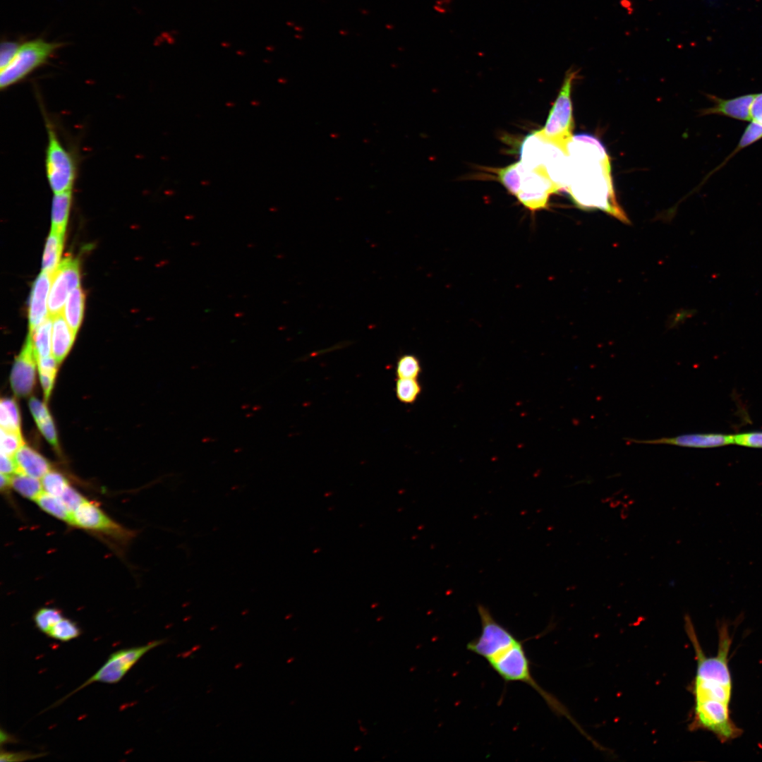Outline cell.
<instances>
[{
	"label": "cell",
	"instance_id": "cell-1",
	"mask_svg": "<svg viewBox=\"0 0 762 762\" xmlns=\"http://www.w3.org/2000/svg\"><path fill=\"white\" fill-rule=\"evenodd\" d=\"M684 627L696 660V675L690 687L694 703L689 728L710 732L721 743L732 741L743 730L731 717L733 682L729 653L732 637L729 626L725 621L718 625V651L714 656L705 654L689 615L684 616Z\"/></svg>",
	"mask_w": 762,
	"mask_h": 762
},
{
	"label": "cell",
	"instance_id": "cell-2",
	"mask_svg": "<svg viewBox=\"0 0 762 762\" xmlns=\"http://www.w3.org/2000/svg\"><path fill=\"white\" fill-rule=\"evenodd\" d=\"M567 155L569 174L565 189L574 204L583 210H601L627 222L616 200L610 158L600 141L587 134L573 136Z\"/></svg>",
	"mask_w": 762,
	"mask_h": 762
},
{
	"label": "cell",
	"instance_id": "cell-3",
	"mask_svg": "<svg viewBox=\"0 0 762 762\" xmlns=\"http://www.w3.org/2000/svg\"><path fill=\"white\" fill-rule=\"evenodd\" d=\"M473 652L485 658L504 682H521L529 685L555 713L571 719L564 706L533 677L523 643L500 623L489 626L481 633L474 644Z\"/></svg>",
	"mask_w": 762,
	"mask_h": 762
},
{
	"label": "cell",
	"instance_id": "cell-4",
	"mask_svg": "<svg viewBox=\"0 0 762 762\" xmlns=\"http://www.w3.org/2000/svg\"><path fill=\"white\" fill-rule=\"evenodd\" d=\"M43 114L47 135L44 159L47 182L54 194L72 190L78 174L76 159L62 144L51 120Z\"/></svg>",
	"mask_w": 762,
	"mask_h": 762
},
{
	"label": "cell",
	"instance_id": "cell-5",
	"mask_svg": "<svg viewBox=\"0 0 762 762\" xmlns=\"http://www.w3.org/2000/svg\"><path fill=\"white\" fill-rule=\"evenodd\" d=\"M578 71L572 68L566 73L564 82L552 105L544 126L536 134L545 142L567 153V146L572 138L574 119L571 91Z\"/></svg>",
	"mask_w": 762,
	"mask_h": 762
},
{
	"label": "cell",
	"instance_id": "cell-6",
	"mask_svg": "<svg viewBox=\"0 0 762 762\" xmlns=\"http://www.w3.org/2000/svg\"><path fill=\"white\" fill-rule=\"evenodd\" d=\"M62 46L60 42L34 39L20 44L12 59L0 71V88L22 81L43 66Z\"/></svg>",
	"mask_w": 762,
	"mask_h": 762
},
{
	"label": "cell",
	"instance_id": "cell-7",
	"mask_svg": "<svg viewBox=\"0 0 762 762\" xmlns=\"http://www.w3.org/2000/svg\"><path fill=\"white\" fill-rule=\"evenodd\" d=\"M165 641V639L156 640L144 646L121 649L111 653L92 677L66 697L93 682L117 683L146 653Z\"/></svg>",
	"mask_w": 762,
	"mask_h": 762
},
{
	"label": "cell",
	"instance_id": "cell-8",
	"mask_svg": "<svg viewBox=\"0 0 762 762\" xmlns=\"http://www.w3.org/2000/svg\"><path fill=\"white\" fill-rule=\"evenodd\" d=\"M560 189L550 178L545 167L533 169L525 167L519 189L515 196L527 209L537 211L547 208L550 196Z\"/></svg>",
	"mask_w": 762,
	"mask_h": 762
},
{
	"label": "cell",
	"instance_id": "cell-9",
	"mask_svg": "<svg viewBox=\"0 0 762 762\" xmlns=\"http://www.w3.org/2000/svg\"><path fill=\"white\" fill-rule=\"evenodd\" d=\"M71 524L121 541H127L131 537L129 531L116 523L95 502L87 499L72 512Z\"/></svg>",
	"mask_w": 762,
	"mask_h": 762
},
{
	"label": "cell",
	"instance_id": "cell-10",
	"mask_svg": "<svg viewBox=\"0 0 762 762\" xmlns=\"http://www.w3.org/2000/svg\"><path fill=\"white\" fill-rule=\"evenodd\" d=\"M80 286L79 263L77 259H64L53 273L48 310L49 315L61 313L70 292Z\"/></svg>",
	"mask_w": 762,
	"mask_h": 762
},
{
	"label": "cell",
	"instance_id": "cell-11",
	"mask_svg": "<svg viewBox=\"0 0 762 762\" xmlns=\"http://www.w3.org/2000/svg\"><path fill=\"white\" fill-rule=\"evenodd\" d=\"M37 358L32 339L28 334L25 344L16 358L11 374V384L15 394L25 397L32 390L35 384Z\"/></svg>",
	"mask_w": 762,
	"mask_h": 762
},
{
	"label": "cell",
	"instance_id": "cell-12",
	"mask_svg": "<svg viewBox=\"0 0 762 762\" xmlns=\"http://www.w3.org/2000/svg\"><path fill=\"white\" fill-rule=\"evenodd\" d=\"M627 440L639 444L670 445L683 447L711 448L734 443V435L714 433L684 434L672 437Z\"/></svg>",
	"mask_w": 762,
	"mask_h": 762
},
{
	"label": "cell",
	"instance_id": "cell-13",
	"mask_svg": "<svg viewBox=\"0 0 762 762\" xmlns=\"http://www.w3.org/2000/svg\"><path fill=\"white\" fill-rule=\"evenodd\" d=\"M52 277L53 274L42 271L33 283L28 305L29 334L49 316V291Z\"/></svg>",
	"mask_w": 762,
	"mask_h": 762
},
{
	"label": "cell",
	"instance_id": "cell-14",
	"mask_svg": "<svg viewBox=\"0 0 762 762\" xmlns=\"http://www.w3.org/2000/svg\"><path fill=\"white\" fill-rule=\"evenodd\" d=\"M756 94H746L731 99L709 95L714 104L705 109L702 114H716L742 121H751V106Z\"/></svg>",
	"mask_w": 762,
	"mask_h": 762
},
{
	"label": "cell",
	"instance_id": "cell-15",
	"mask_svg": "<svg viewBox=\"0 0 762 762\" xmlns=\"http://www.w3.org/2000/svg\"><path fill=\"white\" fill-rule=\"evenodd\" d=\"M13 458L17 465V473L41 479L50 471L49 462L39 453L25 445L18 450Z\"/></svg>",
	"mask_w": 762,
	"mask_h": 762
},
{
	"label": "cell",
	"instance_id": "cell-16",
	"mask_svg": "<svg viewBox=\"0 0 762 762\" xmlns=\"http://www.w3.org/2000/svg\"><path fill=\"white\" fill-rule=\"evenodd\" d=\"M52 318L53 320L52 354L60 363L71 349L75 334L69 327L62 313Z\"/></svg>",
	"mask_w": 762,
	"mask_h": 762
},
{
	"label": "cell",
	"instance_id": "cell-17",
	"mask_svg": "<svg viewBox=\"0 0 762 762\" xmlns=\"http://www.w3.org/2000/svg\"><path fill=\"white\" fill-rule=\"evenodd\" d=\"M64 233L51 229L42 258V271L53 274L60 263Z\"/></svg>",
	"mask_w": 762,
	"mask_h": 762
},
{
	"label": "cell",
	"instance_id": "cell-18",
	"mask_svg": "<svg viewBox=\"0 0 762 762\" xmlns=\"http://www.w3.org/2000/svg\"><path fill=\"white\" fill-rule=\"evenodd\" d=\"M85 294L79 286L70 292L63 310L67 323L75 334L83 318Z\"/></svg>",
	"mask_w": 762,
	"mask_h": 762
},
{
	"label": "cell",
	"instance_id": "cell-19",
	"mask_svg": "<svg viewBox=\"0 0 762 762\" xmlns=\"http://www.w3.org/2000/svg\"><path fill=\"white\" fill-rule=\"evenodd\" d=\"M73 199V190L54 194L52 203V229L64 233Z\"/></svg>",
	"mask_w": 762,
	"mask_h": 762
},
{
	"label": "cell",
	"instance_id": "cell-20",
	"mask_svg": "<svg viewBox=\"0 0 762 762\" xmlns=\"http://www.w3.org/2000/svg\"><path fill=\"white\" fill-rule=\"evenodd\" d=\"M52 318L49 315L31 334L37 359L52 354Z\"/></svg>",
	"mask_w": 762,
	"mask_h": 762
},
{
	"label": "cell",
	"instance_id": "cell-21",
	"mask_svg": "<svg viewBox=\"0 0 762 762\" xmlns=\"http://www.w3.org/2000/svg\"><path fill=\"white\" fill-rule=\"evenodd\" d=\"M525 166L521 161L495 170L497 180L509 193L516 195L520 186Z\"/></svg>",
	"mask_w": 762,
	"mask_h": 762
},
{
	"label": "cell",
	"instance_id": "cell-22",
	"mask_svg": "<svg viewBox=\"0 0 762 762\" xmlns=\"http://www.w3.org/2000/svg\"><path fill=\"white\" fill-rule=\"evenodd\" d=\"M35 502L47 513L71 524L72 513L59 497L43 492Z\"/></svg>",
	"mask_w": 762,
	"mask_h": 762
},
{
	"label": "cell",
	"instance_id": "cell-23",
	"mask_svg": "<svg viewBox=\"0 0 762 762\" xmlns=\"http://www.w3.org/2000/svg\"><path fill=\"white\" fill-rule=\"evenodd\" d=\"M11 487L23 497L34 501L44 492L41 479L20 473L12 476Z\"/></svg>",
	"mask_w": 762,
	"mask_h": 762
},
{
	"label": "cell",
	"instance_id": "cell-24",
	"mask_svg": "<svg viewBox=\"0 0 762 762\" xmlns=\"http://www.w3.org/2000/svg\"><path fill=\"white\" fill-rule=\"evenodd\" d=\"M1 428L20 432V416L16 401L12 399H3L0 404Z\"/></svg>",
	"mask_w": 762,
	"mask_h": 762
},
{
	"label": "cell",
	"instance_id": "cell-25",
	"mask_svg": "<svg viewBox=\"0 0 762 762\" xmlns=\"http://www.w3.org/2000/svg\"><path fill=\"white\" fill-rule=\"evenodd\" d=\"M421 387L417 379L397 378L395 392L397 399L404 404H412L421 393Z\"/></svg>",
	"mask_w": 762,
	"mask_h": 762
},
{
	"label": "cell",
	"instance_id": "cell-26",
	"mask_svg": "<svg viewBox=\"0 0 762 762\" xmlns=\"http://www.w3.org/2000/svg\"><path fill=\"white\" fill-rule=\"evenodd\" d=\"M80 634L81 631L75 622L64 617L49 630L47 635L61 641H68L78 637Z\"/></svg>",
	"mask_w": 762,
	"mask_h": 762
},
{
	"label": "cell",
	"instance_id": "cell-27",
	"mask_svg": "<svg viewBox=\"0 0 762 762\" xmlns=\"http://www.w3.org/2000/svg\"><path fill=\"white\" fill-rule=\"evenodd\" d=\"M34 622L37 628L47 634L49 630L64 618L61 610L52 607H42L34 615Z\"/></svg>",
	"mask_w": 762,
	"mask_h": 762
},
{
	"label": "cell",
	"instance_id": "cell-28",
	"mask_svg": "<svg viewBox=\"0 0 762 762\" xmlns=\"http://www.w3.org/2000/svg\"><path fill=\"white\" fill-rule=\"evenodd\" d=\"M421 370V364L418 358L411 354H405L397 361L396 375L397 378L417 379Z\"/></svg>",
	"mask_w": 762,
	"mask_h": 762
},
{
	"label": "cell",
	"instance_id": "cell-29",
	"mask_svg": "<svg viewBox=\"0 0 762 762\" xmlns=\"http://www.w3.org/2000/svg\"><path fill=\"white\" fill-rule=\"evenodd\" d=\"M41 482L44 492L56 497H60L69 485L63 475L51 470L41 478Z\"/></svg>",
	"mask_w": 762,
	"mask_h": 762
},
{
	"label": "cell",
	"instance_id": "cell-30",
	"mask_svg": "<svg viewBox=\"0 0 762 762\" xmlns=\"http://www.w3.org/2000/svg\"><path fill=\"white\" fill-rule=\"evenodd\" d=\"M762 139V125L751 121V123L744 129L739 141L736 146L734 151L730 154L729 157L724 162L725 164L728 159H730L735 154L741 151L742 150L753 145L754 143L759 141Z\"/></svg>",
	"mask_w": 762,
	"mask_h": 762
},
{
	"label": "cell",
	"instance_id": "cell-31",
	"mask_svg": "<svg viewBox=\"0 0 762 762\" xmlns=\"http://www.w3.org/2000/svg\"><path fill=\"white\" fill-rule=\"evenodd\" d=\"M23 445L20 432L1 428V453L13 456Z\"/></svg>",
	"mask_w": 762,
	"mask_h": 762
},
{
	"label": "cell",
	"instance_id": "cell-32",
	"mask_svg": "<svg viewBox=\"0 0 762 762\" xmlns=\"http://www.w3.org/2000/svg\"><path fill=\"white\" fill-rule=\"evenodd\" d=\"M734 444L740 446L762 448V432L743 433L734 435Z\"/></svg>",
	"mask_w": 762,
	"mask_h": 762
},
{
	"label": "cell",
	"instance_id": "cell-33",
	"mask_svg": "<svg viewBox=\"0 0 762 762\" xmlns=\"http://www.w3.org/2000/svg\"><path fill=\"white\" fill-rule=\"evenodd\" d=\"M59 497L71 513L86 500L80 493L70 485L66 488Z\"/></svg>",
	"mask_w": 762,
	"mask_h": 762
},
{
	"label": "cell",
	"instance_id": "cell-34",
	"mask_svg": "<svg viewBox=\"0 0 762 762\" xmlns=\"http://www.w3.org/2000/svg\"><path fill=\"white\" fill-rule=\"evenodd\" d=\"M29 406L37 424L51 418L46 406L36 398L32 397L30 399Z\"/></svg>",
	"mask_w": 762,
	"mask_h": 762
},
{
	"label": "cell",
	"instance_id": "cell-35",
	"mask_svg": "<svg viewBox=\"0 0 762 762\" xmlns=\"http://www.w3.org/2000/svg\"><path fill=\"white\" fill-rule=\"evenodd\" d=\"M44 754H30L28 752H8L1 751L0 761L1 762H15V761H23L30 760L44 756Z\"/></svg>",
	"mask_w": 762,
	"mask_h": 762
},
{
	"label": "cell",
	"instance_id": "cell-36",
	"mask_svg": "<svg viewBox=\"0 0 762 762\" xmlns=\"http://www.w3.org/2000/svg\"><path fill=\"white\" fill-rule=\"evenodd\" d=\"M20 44L14 42L5 41L1 44L0 68L4 67L15 55Z\"/></svg>",
	"mask_w": 762,
	"mask_h": 762
},
{
	"label": "cell",
	"instance_id": "cell-37",
	"mask_svg": "<svg viewBox=\"0 0 762 762\" xmlns=\"http://www.w3.org/2000/svg\"><path fill=\"white\" fill-rule=\"evenodd\" d=\"M59 363L51 355L47 357H41L37 359V364L38 367L39 373H43L56 375L57 364Z\"/></svg>",
	"mask_w": 762,
	"mask_h": 762
},
{
	"label": "cell",
	"instance_id": "cell-38",
	"mask_svg": "<svg viewBox=\"0 0 762 762\" xmlns=\"http://www.w3.org/2000/svg\"><path fill=\"white\" fill-rule=\"evenodd\" d=\"M47 440L54 446L57 445L56 433L52 418L37 424Z\"/></svg>",
	"mask_w": 762,
	"mask_h": 762
},
{
	"label": "cell",
	"instance_id": "cell-39",
	"mask_svg": "<svg viewBox=\"0 0 762 762\" xmlns=\"http://www.w3.org/2000/svg\"><path fill=\"white\" fill-rule=\"evenodd\" d=\"M1 473L13 476L17 473V465L13 456H10L1 453L0 458Z\"/></svg>",
	"mask_w": 762,
	"mask_h": 762
},
{
	"label": "cell",
	"instance_id": "cell-40",
	"mask_svg": "<svg viewBox=\"0 0 762 762\" xmlns=\"http://www.w3.org/2000/svg\"><path fill=\"white\" fill-rule=\"evenodd\" d=\"M751 121L762 125V92L756 94L751 106Z\"/></svg>",
	"mask_w": 762,
	"mask_h": 762
},
{
	"label": "cell",
	"instance_id": "cell-41",
	"mask_svg": "<svg viewBox=\"0 0 762 762\" xmlns=\"http://www.w3.org/2000/svg\"><path fill=\"white\" fill-rule=\"evenodd\" d=\"M39 375L44 398L47 401L53 387L55 375L43 373H39Z\"/></svg>",
	"mask_w": 762,
	"mask_h": 762
},
{
	"label": "cell",
	"instance_id": "cell-42",
	"mask_svg": "<svg viewBox=\"0 0 762 762\" xmlns=\"http://www.w3.org/2000/svg\"><path fill=\"white\" fill-rule=\"evenodd\" d=\"M705 1H706L707 4H708L710 6H715L718 5L721 1V0H705Z\"/></svg>",
	"mask_w": 762,
	"mask_h": 762
},
{
	"label": "cell",
	"instance_id": "cell-43",
	"mask_svg": "<svg viewBox=\"0 0 762 762\" xmlns=\"http://www.w3.org/2000/svg\"><path fill=\"white\" fill-rule=\"evenodd\" d=\"M359 748H361V746H358V747L355 748V749H354L355 751H356Z\"/></svg>",
	"mask_w": 762,
	"mask_h": 762
}]
</instances>
